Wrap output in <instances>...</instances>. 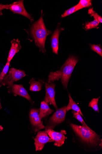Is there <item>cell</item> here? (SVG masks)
<instances>
[{
    "label": "cell",
    "mask_w": 102,
    "mask_h": 154,
    "mask_svg": "<svg viewBox=\"0 0 102 154\" xmlns=\"http://www.w3.org/2000/svg\"><path fill=\"white\" fill-rule=\"evenodd\" d=\"M51 32L45 26L41 14L40 18L32 26L31 34L34 40L36 45L43 53L46 52L45 48V41L47 36Z\"/></svg>",
    "instance_id": "1"
},
{
    "label": "cell",
    "mask_w": 102,
    "mask_h": 154,
    "mask_svg": "<svg viewBox=\"0 0 102 154\" xmlns=\"http://www.w3.org/2000/svg\"><path fill=\"white\" fill-rule=\"evenodd\" d=\"M70 125L77 135L85 143L94 146L98 145L100 143L102 139H100L99 136L89 127L72 123Z\"/></svg>",
    "instance_id": "2"
},
{
    "label": "cell",
    "mask_w": 102,
    "mask_h": 154,
    "mask_svg": "<svg viewBox=\"0 0 102 154\" xmlns=\"http://www.w3.org/2000/svg\"><path fill=\"white\" fill-rule=\"evenodd\" d=\"M78 61V59L74 56H70L60 69L62 74L61 79L65 89L67 88L72 73Z\"/></svg>",
    "instance_id": "3"
},
{
    "label": "cell",
    "mask_w": 102,
    "mask_h": 154,
    "mask_svg": "<svg viewBox=\"0 0 102 154\" xmlns=\"http://www.w3.org/2000/svg\"><path fill=\"white\" fill-rule=\"evenodd\" d=\"M26 75L24 71L11 68L3 80L2 86H7L9 88H10L13 85L14 82L21 79Z\"/></svg>",
    "instance_id": "4"
},
{
    "label": "cell",
    "mask_w": 102,
    "mask_h": 154,
    "mask_svg": "<svg viewBox=\"0 0 102 154\" xmlns=\"http://www.w3.org/2000/svg\"><path fill=\"white\" fill-rule=\"evenodd\" d=\"M66 112V106L57 109L50 119L48 123L45 128L46 130L48 129H53L57 125L63 122L65 119Z\"/></svg>",
    "instance_id": "5"
},
{
    "label": "cell",
    "mask_w": 102,
    "mask_h": 154,
    "mask_svg": "<svg viewBox=\"0 0 102 154\" xmlns=\"http://www.w3.org/2000/svg\"><path fill=\"white\" fill-rule=\"evenodd\" d=\"M8 9L14 14L22 15L30 20L31 22L34 21L33 18L26 10L24 5L23 1H19L11 4L8 5Z\"/></svg>",
    "instance_id": "6"
},
{
    "label": "cell",
    "mask_w": 102,
    "mask_h": 154,
    "mask_svg": "<svg viewBox=\"0 0 102 154\" xmlns=\"http://www.w3.org/2000/svg\"><path fill=\"white\" fill-rule=\"evenodd\" d=\"M34 140L36 151L42 150L46 143L54 142L46 131L39 132Z\"/></svg>",
    "instance_id": "7"
},
{
    "label": "cell",
    "mask_w": 102,
    "mask_h": 154,
    "mask_svg": "<svg viewBox=\"0 0 102 154\" xmlns=\"http://www.w3.org/2000/svg\"><path fill=\"white\" fill-rule=\"evenodd\" d=\"M45 86L46 90V95L44 99V101L47 103L52 105L56 110L58 107L56 103L55 99V87L56 85L53 82L48 83H45Z\"/></svg>",
    "instance_id": "8"
},
{
    "label": "cell",
    "mask_w": 102,
    "mask_h": 154,
    "mask_svg": "<svg viewBox=\"0 0 102 154\" xmlns=\"http://www.w3.org/2000/svg\"><path fill=\"white\" fill-rule=\"evenodd\" d=\"M49 137L55 142L54 145L57 147L62 146L64 144L67 137L65 135L66 134L65 130H62L60 132L54 131L52 129L46 130Z\"/></svg>",
    "instance_id": "9"
},
{
    "label": "cell",
    "mask_w": 102,
    "mask_h": 154,
    "mask_svg": "<svg viewBox=\"0 0 102 154\" xmlns=\"http://www.w3.org/2000/svg\"><path fill=\"white\" fill-rule=\"evenodd\" d=\"M39 109H32L29 113V118L31 124L35 128V132L45 129V127L43 124L39 115Z\"/></svg>",
    "instance_id": "10"
},
{
    "label": "cell",
    "mask_w": 102,
    "mask_h": 154,
    "mask_svg": "<svg viewBox=\"0 0 102 154\" xmlns=\"http://www.w3.org/2000/svg\"><path fill=\"white\" fill-rule=\"evenodd\" d=\"M8 92H11L14 94L19 95L31 102L30 96L22 85H13L11 88H9Z\"/></svg>",
    "instance_id": "11"
},
{
    "label": "cell",
    "mask_w": 102,
    "mask_h": 154,
    "mask_svg": "<svg viewBox=\"0 0 102 154\" xmlns=\"http://www.w3.org/2000/svg\"><path fill=\"white\" fill-rule=\"evenodd\" d=\"M62 29L59 24L51 38V46L53 52L58 54L59 48V38Z\"/></svg>",
    "instance_id": "12"
},
{
    "label": "cell",
    "mask_w": 102,
    "mask_h": 154,
    "mask_svg": "<svg viewBox=\"0 0 102 154\" xmlns=\"http://www.w3.org/2000/svg\"><path fill=\"white\" fill-rule=\"evenodd\" d=\"M11 47L7 59V62H10L14 56L18 52L22 47L18 39H13L11 42Z\"/></svg>",
    "instance_id": "13"
},
{
    "label": "cell",
    "mask_w": 102,
    "mask_h": 154,
    "mask_svg": "<svg viewBox=\"0 0 102 154\" xmlns=\"http://www.w3.org/2000/svg\"><path fill=\"white\" fill-rule=\"evenodd\" d=\"M53 111L54 110L51 109L48 104L45 101L41 102L39 113V116L41 119L50 115Z\"/></svg>",
    "instance_id": "14"
},
{
    "label": "cell",
    "mask_w": 102,
    "mask_h": 154,
    "mask_svg": "<svg viewBox=\"0 0 102 154\" xmlns=\"http://www.w3.org/2000/svg\"><path fill=\"white\" fill-rule=\"evenodd\" d=\"M31 85L30 90L32 91H39L41 90L42 83V80L37 81L33 78L31 79L29 82Z\"/></svg>",
    "instance_id": "15"
},
{
    "label": "cell",
    "mask_w": 102,
    "mask_h": 154,
    "mask_svg": "<svg viewBox=\"0 0 102 154\" xmlns=\"http://www.w3.org/2000/svg\"><path fill=\"white\" fill-rule=\"evenodd\" d=\"M68 94L69 101L68 104L67 106V111H68L70 109H72L78 112L81 115L84 117L80 108L76 103L72 100L70 94L69 93H68Z\"/></svg>",
    "instance_id": "16"
},
{
    "label": "cell",
    "mask_w": 102,
    "mask_h": 154,
    "mask_svg": "<svg viewBox=\"0 0 102 154\" xmlns=\"http://www.w3.org/2000/svg\"><path fill=\"white\" fill-rule=\"evenodd\" d=\"M61 72L60 70L51 72L48 77V83H51L55 81L59 80L61 78Z\"/></svg>",
    "instance_id": "17"
},
{
    "label": "cell",
    "mask_w": 102,
    "mask_h": 154,
    "mask_svg": "<svg viewBox=\"0 0 102 154\" xmlns=\"http://www.w3.org/2000/svg\"><path fill=\"white\" fill-rule=\"evenodd\" d=\"M10 62H7L2 71L0 74V87L2 86L3 80L9 71Z\"/></svg>",
    "instance_id": "18"
},
{
    "label": "cell",
    "mask_w": 102,
    "mask_h": 154,
    "mask_svg": "<svg viewBox=\"0 0 102 154\" xmlns=\"http://www.w3.org/2000/svg\"><path fill=\"white\" fill-rule=\"evenodd\" d=\"M80 9H81L80 7L77 4L76 5L66 11L62 15V17L64 18L67 17Z\"/></svg>",
    "instance_id": "19"
},
{
    "label": "cell",
    "mask_w": 102,
    "mask_h": 154,
    "mask_svg": "<svg viewBox=\"0 0 102 154\" xmlns=\"http://www.w3.org/2000/svg\"><path fill=\"white\" fill-rule=\"evenodd\" d=\"M99 22L96 20L86 23L85 25V29L86 30H88L97 27Z\"/></svg>",
    "instance_id": "20"
},
{
    "label": "cell",
    "mask_w": 102,
    "mask_h": 154,
    "mask_svg": "<svg viewBox=\"0 0 102 154\" xmlns=\"http://www.w3.org/2000/svg\"><path fill=\"white\" fill-rule=\"evenodd\" d=\"M88 13L92 17H93L95 20H96L99 22L102 23V18L98 14L94 11L93 8H90L88 11Z\"/></svg>",
    "instance_id": "21"
},
{
    "label": "cell",
    "mask_w": 102,
    "mask_h": 154,
    "mask_svg": "<svg viewBox=\"0 0 102 154\" xmlns=\"http://www.w3.org/2000/svg\"><path fill=\"white\" fill-rule=\"evenodd\" d=\"M100 97L96 99L92 100L89 104V106L92 107L95 111L99 113V109L98 106V103Z\"/></svg>",
    "instance_id": "22"
},
{
    "label": "cell",
    "mask_w": 102,
    "mask_h": 154,
    "mask_svg": "<svg viewBox=\"0 0 102 154\" xmlns=\"http://www.w3.org/2000/svg\"><path fill=\"white\" fill-rule=\"evenodd\" d=\"M72 113L73 115V117L80 122L83 125L86 127H89L85 122L80 113L77 112L73 110H72Z\"/></svg>",
    "instance_id": "23"
},
{
    "label": "cell",
    "mask_w": 102,
    "mask_h": 154,
    "mask_svg": "<svg viewBox=\"0 0 102 154\" xmlns=\"http://www.w3.org/2000/svg\"><path fill=\"white\" fill-rule=\"evenodd\" d=\"M78 5L81 9L91 6L92 1L90 0H81Z\"/></svg>",
    "instance_id": "24"
},
{
    "label": "cell",
    "mask_w": 102,
    "mask_h": 154,
    "mask_svg": "<svg viewBox=\"0 0 102 154\" xmlns=\"http://www.w3.org/2000/svg\"><path fill=\"white\" fill-rule=\"evenodd\" d=\"M91 49L102 57V50L100 45H94L90 44Z\"/></svg>",
    "instance_id": "25"
},
{
    "label": "cell",
    "mask_w": 102,
    "mask_h": 154,
    "mask_svg": "<svg viewBox=\"0 0 102 154\" xmlns=\"http://www.w3.org/2000/svg\"><path fill=\"white\" fill-rule=\"evenodd\" d=\"M8 5H3L2 4H0V11L4 9H8Z\"/></svg>",
    "instance_id": "26"
},
{
    "label": "cell",
    "mask_w": 102,
    "mask_h": 154,
    "mask_svg": "<svg viewBox=\"0 0 102 154\" xmlns=\"http://www.w3.org/2000/svg\"><path fill=\"white\" fill-rule=\"evenodd\" d=\"M4 128L2 125H0V131H2Z\"/></svg>",
    "instance_id": "27"
},
{
    "label": "cell",
    "mask_w": 102,
    "mask_h": 154,
    "mask_svg": "<svg viewBox=\"0 0 102 154\" xmlns=\"http://www.w3.org/2000/svg\"><path fill=\"white\" fill-rule=\"evenodd\" d=\"M1 97H0V109H1L2 108V106L1 105Z\"/></svg>",
    "instance_id": "28"
}]
</instances>
